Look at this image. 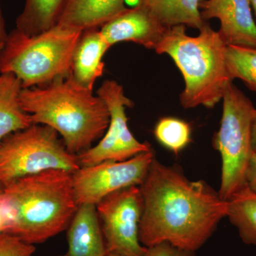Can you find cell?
<instances>
[{"mask_svg":"<svg viewBox=\"0 0 256 256\" xmlns=\"http://www.w3.org/2000/svg\"><path fill=\"white\" fill-rule=\"evenodd\" d=\"M139 238L148 248L168 242L196 252L227 216L228 202L204 181H191L176 166L154 158L142 184Z\"/></svg>","mask_w":256,"mask_h":256,"instance_id":"1","label":"cell"},{"mask_svg":"<svg viewBox=\"0 0 256 256\" xmlns=\"http://www.w3.org/2000/svg\"><path fill=\"white\" fill-rule=\"evenodd\" d=\"M20 102L34 124L53 128L76 156L92 148L110 122V112L104 100L79 86L70 74L46 85L22 88Z\"/></svg>","mask_w":256,"mask_h":256,"instance_id":"2","label":"cell"},{"mask_svg":"<svg viewBox=\"0 0 256 256\" xmlns=\"http://www.w3.org/2000/svg\"><path fill=\"white\" fill-rule=\"evenodd\" d=\"M72 174L50 170L5 184L12 213L10 234L34 245L67 229L78 207Z\"/></svg>","mask_w":256,"mask_h":256,"instance_id":"3","label":"cell"},{"mask_svg":"<svg viewBox=\"0 0 256 256\" xmlns=\"http://www.w3.org/2000/svg\"><path fill=\"white\" fill-rule=\"evenodd\" d=\"M200 32L198 36H190L184 25L168 28L154 50L169 55L182 74L185 88L180 102L186 109L198 106L212 108L233 82L226 60L227 45L218 32L207 24Z\"/></svg>","mask_w":256,"mask_h":256,"instance_id":"4","label":"cell"},{"mask_svg":"<svg viewBox=\"0 0 256 256\" xmlns=\"http://www.w3.org/2000/svg\"><path fill=\"white\" fill-rule=\"evenodd\" d=\"M82 31L56 25L28 35L15 28L0 50V74H12L23 88L46 85L70 74L74 50Z\"/></svg>","mask_w":256,"mask_h":256,"instance_id":"5","label":"cell"},{"mask_svg":"<svg viewBox=\"0 0 256 256\" xmlns=\"http://www.w3.org/2000/svg\"><path fill=\"white\" fill-rule=\"evenodd\" d=\"M223 114L214 146L222 158V178L218 193L228 202L237 192L246 186V175L250 156L252 126L256 108L252 101L229 84L223 98Z\"/></svg>","mask_w":256,"mask_h":256,"instance_id":"6","label":"cell"},{"mask_svg":"<svg viewBox=\"0 0 256 256\" xmlns=\"http://www.w3.org/2000/svg\"><path fill=\"white\" fill-rule=\"evenodd\" d=\"M53 128L40 124L12 133L0 142V182L50 170L74 173L78 158L66 149Z\"/></svg>","mask_w":256,"mask_h":256,"instance_id":"7","label":"cell"},{"mask_svg":"<svg viewBox=\"0 0 256 256\" xmlns=\"http://www.w3.org/2000/svg\"><path fill=\"white\" fill-rule=\"evenodd\" d=\"M96 206L108 254L143 256L146 248L139 238L144 206L140 186L114 192Z\"/></svg>","mask_w":256,"mask_h":256,"instance_id":"8","label":"cell"},{"mask_svg":"<svg viewBox=\"0 0 256 256\" xmlns=\"http://www.w3.org/2000/svg\"><path fill=\"white\" fill-rule=\"evenodd\" d=\"M97 95L108 108L110 122L98 144L77 156L80 168L106 161H124L150 151L149 143L139 142L128 128L126 108L132 107L133 102L124 95L122 86L116 80H106L98 90Z\"/></svg>","mask_w":256,"mask_h":256,"instance_id":"9","label":"cell"},{"mask_svg":"<svg viewBox=\"0 0 256 256\" xmlns=\"http://www.w3.org/2000/svg\"><path fill=\"white\" fill-rule=\"evenodd\" d=\"M154 158L151 150L124 161H106L80 168L72 174L77 204L96 205L114 192L140 186Z\"/></svg>","mask_w":256,"mask_h":256,"instance_id":"10","label":"cell"},{"mask_svg":"<svg viewBox=\"0 0 256 256\" xmlns=\"http://www.w3.org/2000/svg\"><path fill=\"white\" fill-rule=\"evenodd\" d=\"M200 12L204 21L220 20L218 33L227 46L256 48V22L250 0H204Z\"/></svg>","mask_w":256,"mask_h":256,"instance_id":"11","label":"cell"},{"mask_svg":"<svg viewBox=\"0 0 256 256\" xmlns=\"http://www.w3.org/2000/svg\"><path fill=\"white\" fill-rule=\"evenodd\" d=\"M168 28L148 10L137 5L105 24L100 31L110 46L118 42H132L156 50Z\"/></svg>","mask_w":256,"mask_h":256,"instance_id":"12","label":"cell"},{"mask_svg":"<svg viewBox=\"0 0 256 256\" xmlns=\"http://www.w3.org/2000/svg\"><path fill=\"white\" fill-rule=\"evenodd\" d=\"M67 242L68 256L108 255L96 205H79L67 228Z\"/></svg>","mask_w":256,"mask_h":256,"instance_id":"13","label":"cell"},{"mask_svg":"<svg viewBox=\"0 0 256 256\" xmlns=\"http://www.w3.org/2000/svg\"><path fill=\"white\" fill-rule=\"evenodd\" d=\"M110 47L98 28L82 32L74 50L70 72L79 86L92 90L96 80L104 74L102 57Z\"/></svg>","mask_w":256,"mask_h":256,"instance_id":"14","label":"cell"},{"mask_svg":"<svg viewBox=\"0 0 256 256\" xmlns=\"http://www.w3.org/2000/svg\"><path fill=\"white\" fill-rule=\"evenodd\" d=\"M126 0H66L56 25L76 30L98 28L128 9Z\"/></svg>","mask_w":256,"mask_h":256,"instance_id":"15","label":"cell"},{"mask_svg":"<svg viewBox=\"0 0 256 256\" xmlns=\"http://www.w3.org/2000/svg\"><path fill=\"white\" fill-rule=\"evenodd\" d=\"M22 88L14 74H0V142L12 133L34 124L31 116L20 105Z\"/></svg>","mask_w":256,"mask_h":256,"instance_id":"16","label":"cell"},{"mask_svg":"<svg viewBox=\"0 0 256 256\" xmlns=\"http://www.w3.org/2000/svg\"><path fill=\"white\" fill-rule=\"evenodd\" d=\"M202 1L204 0H138V5L148 10L164 28L184 25L200 30L206 24L200 12Z\"/></svg>","mask_w":256,"mask_h":256,"instance_id":"17","label":"cell"},{"mask_svg":"<svg viewBox=\"0 0 256 256\" xmlns=\"http://www.w3.org/2000/svg\"><path fill=\"white\" fill-rule=\"evenodd\" d=\"M66 0H26L16 20V28L28 35L46 32L56 25Z\"/></svg>","mask_w":256,"mask_h":256,"instance_id":"18","label":"cell"},{"mask_svg":"<svg viewBox=\"0 0 256 256\" xmlns=\"http://www.w3.org/2000/svg\"><path fill=\"white\" fill-rule=\"evenodd\" d=\"M246 245L256 246V193L246 186L228 201L227 216Z\"/></svg>","mask_w":256,"mask_h":256,"instance_id":"19","label":"cell"},{"mask_svg":"<svg viewBox=\"0 0 256 256\" xmlns=\"http://www.w3.org/2000/svg\"><path fill=\"white\" fill-rule=\"evenodd\" d=\"M226 60L232 80L240 79L249 89L256 92V48L228 45Z\"/></svg>","mask_w":256,"mask_h":256,"instance_id":"20","label":"cell"},{"mask_svg":"<svg viewBox=\"0 0 256 256\" xmlns=\"http://www.w3.org/2000/svg\"><path fill=\"white\" fill-rule=\"evenodd\" d=\"M154 136L163 146L178 154L191 141V128L182 120L164 118L156 124Z\"/></svg>","mask_w":256,"mask_h":256,"instance_id":"21","label":"cell"},{"mask_svg":"<svg viewBox=\"0 0 256 256\" xmlns=\"http://www.w3.org/2000/svg\"><path fill=\"white\" fill-rule=\"evenodd\" d=\"M36 248L11 234L0 235V256H32Z\"/></svg>","mask_w":256,"mask_h":256,"instance_id":"22","label":"cell"},{"mask_svg":"<svg viewBox=\"0 0 256 256\" xmlns=\"http://www.w3.org/2000/svg\"><path fill=\"white\" fill-rule=\"evenodd\" d=\"M195 252L162 242L146 248L143 256H194Z\"/></svg>","mask_w":256,"mask_h":256,"instance_id":"23","label":"cell"},{"mask_svg":"<svg viewBox=\"0 0 256 256\" xmlns=\"http://www.w3.org/2000/svg\"><path fill=\"white\" fill-rule=\"evenodd\" d=\"M4 188L0 182V235L10 234L12 225V213L5 196Z\"/></svg>","mask_w":256,"mask_h":256,"instance_id":"24","label":"cell"},{"mask_svg":"<svg viewBox=\"0 0 256 256\" xmlns=\"http://www.w3.org/2000/svg\"><path fill=\"white\" fill-rule=\"evenodd\" d=\"M246 182L248 188L256 193V153L252 152L248 166Z\"/></svg>","mask_w":256,"mask_h":256,"instance_id":"25","label":"cell"},{"mask_svg":"<svg viewBox=\"0 0 256 256\" xmlns=\"http://www.w3.org/2000/svg\"><path fill=\"white\" fill-rule=\"evenodd\" d=\"M252 150L256 153V109L252 118Z\"/></svg>","mask_w":256,"mask_h":256,"instance_id":"26","label":"cell"},{"mask_svg":"<svg viewBox=\"0 0 256 256\" xmlns=\"http://www.w3.org/2000/svg\"><path fill=\"white\" fill-rule=\"evenodd\" d=\"M8 34H6L5 30L4 18L2 14L1 9H0V43H4Z\"/></svg>","mask_w":256,"mask_h":256,"instance_id":"27","label":"cell"},{"mask_svg":"<svg viewBox=\"0 0 256 256\" xmlns=\"http://www.w3.org/2000/svg\"><path fill=\"white\" fill-rule=\"evenodd\" d=\"M250 4L252 5V8H254V12H255L256 18V0H250Z\"/></svg>","mask_w":256,"mask_h":256,"instance_id":"28","label":"cell"},{"mask_svg":"<svg viewBox=\"0 0 256 256\" xmlns=\"http://www.w3.org/2000/svg\"><path fill=\"white\" fill-rule=\"evenodd\" d=\"M106 256H122L118 255V254H108V255Z\"/></svg>","mask_w":256,"mask_h":256,"instance_id":"29","label":"cell"},{"mask_svg":"<svg viewBox=\"0 0 256 256\" xmlns=\"http://www.w3.org/2000/svg\"><path fill=\"white\" fill-rule=\"evenodd\" d=\"M3 45H4V43H0V50L2 48Z\"/></svg>","mask_w":256,"mask_h":256,"instance_id":"30","label":"cell"},{"mask_svg":"<svg viewBox=\"0 0 256 256\" xmlns=\"http://www.w3.org/2000/svg\"><path fill=\"white\" fill-rule=\"evenodd\" d=\"M58 256H68L67 255V254H65V255Z\"/></svg>","mask_w":256,"mask_h":256,"instance_id":"31","label":"cell"}]
</instances>
